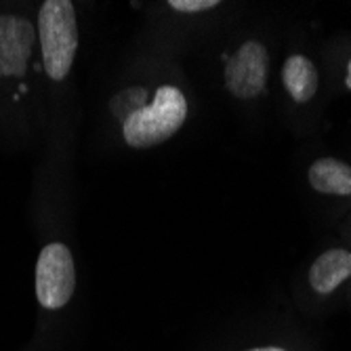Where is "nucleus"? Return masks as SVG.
Instances as JSON below:
<instances>
[{"instance_id": "1a4fd4ad", "label": "nucleus", "mask_w": 351, "mask_h": 351, "mask_svg": "<svg viewBox=\"0 0 351 351\" xmlns=\"http://www.w3.org/2000/svg\"><path fill=\"white\" fill-rule=\"evenodd\" d=\"M145 97H147L145 88H126L124 93H120L118 97H114V101H112L114 116L124 122L131 114L145 108Z\"/></svg>"}, {"instance_id": "423d86ee", "label": "nucleus", "mask_w": 351, "mask_h": 351, "mask_svg": "<svg viewBox=\"0 0 351 351\" xmlns=\"http://www.w3.org/2000/svg\"><path fill=\"white\" fill-rule=\"evenodd\" d=\"M349 276H351V252L343 248H332L313 261L309 269V284L315 293L328 295L337 291V286L343 284Z\"/></svg>"}, {"instance_id": "9d476101", "label": "nucleus", "mask_w": 351, "mask_h": 351, "mask_svg": "<svg viewBox=\"0 0 351 351\" xmlns=\"http://www.w3.org/2000/svg\"><path fill=\"white\" fill-rule=\"evenodd\" d=\"M169 7L179 13H202L219 7V3L217 0H171Z\"/></svg>"}, {"instance_id": "9b49d317", "label": "nucleus", "mask_w": 351, "mask_h": 351, "mask_svg": "<svg viewBox=\"0 0 351 351\" xmlns=\"http://www.w3.org/2000/svg\"><path fill=\"white\" fill-rule=\"evenodd\" d=\"M248 351H286L282 347H257V349H248Z\"/></svg>"}, {"instance_id": "f8f14e48", "label": "nucleus", "mask_w": 351, "mask_h": 351, "mask_svg": "<svg viewBox=\"0 0 351 351\" xmlns=\"http://www.w3.org/2000/svg\"><path fill=\"white\" fill-rule=\"evenodd\" d=\"M347 88H351V59H349V66H347V78H345Z\"/></svg>"}, {"instance_id": "39448f33", "label": "nucleus", "mask_w": 351, "mask_h": 351, "mask_svg": "<svg viewBox=\"0 0 351 351\" xmlns=\"http://www.w3.org/2000/svg\"><path fill=\"white\" fill-rule=\"evenodd\" d=\"M34 49V23L17 15H0V76H21Z\"/></svg>"}, {"instance_id": "f257e3e1", "label": "nucleus", "mask_w": 351, "mask_h": 351, "mask_svg": "<svg viewBox=\"0 0 351 351\" xmlns=\"http://www.w3.org/2000/svg\"><path fill=\"white\" fill-rule=\"evenodd\" d=\"M187 101L175 86H160L149 106L137 110L122 122L124 141L135 149L160 145L171 139L185 122Z\"/></svg>"}, {"instance_id": "0eeeda50", "label": "nucleus", "mask_w": 351, "mask_h": 351, "mask_svg": "<svg viewBox=\"0 0 351 351\" xmlns=\"http://www.w3.org/2000/svg\"><path fill=\"white\" fill-rule=\"evenodd\" d=\"M309 183L320 194H351V167L337 160V158H320L315 160L307 173Z\"/></svg>"}, {"instance_id": "f03ea898", "label": "nucleus", "mask_w": 351, "mask_h": 351, "mask_svg": "<svg viewBox=\"0 0 351 351\" xmlns=\"http://www.w3.org/2000/svg\"><path fill=\"white\" fill-rule=\"evenodd\" d=\"M38 38L43 47V63L51 80H63L78 49V23L70 0H47L38 13Z\"/></svg>"}, {"instance_id": "6e6552de", "label": "nucleus", "mask_w": 351, "mask_h": 351, "mask_svg": "<svg viewBox=\"0 0 351 351\" xmlns=\"http://www.w3.org/2000/svg\"><path fill=\"white\" fill-rule=\"evenodd\" d=\"M282 82L286 90L291 93V97L299 104L309 101L317 90V70L313 63L303 55H293L286 59L282 70Z\"/></svg>"}, {"instance_id": "7ed1b4c3", "label": "nucleus", "mask_w": 351, "mask_h": 351, "mask_svg": "<svg viewBox=\"0 0 351 351\" xmlns=\"http://www.w3.org/2000/svg\"><path fill=\"white\" fill-rule=\"evenodd\" d=\"M76 289V269L66 244L53 242L40 250L36 263V297L45 309L68 305Z\"/></svg>"}, {"instance_id": "20e7f679", "label": "nucleus", "mask_w": 351, "mask_h": 351, "mask_svg": "<svg viewBox=\"0 0 351 351\" xmlns=\"http://www.w3.org/2000/svg\"><path fill=\"white\" fill-rule=\"evenodd\" d=\"M228 90L238 99L259 97L267 84V49L257 43H244L226 66Z\"/></svg>"}]
</instances>
